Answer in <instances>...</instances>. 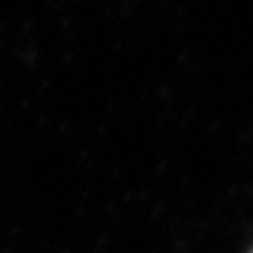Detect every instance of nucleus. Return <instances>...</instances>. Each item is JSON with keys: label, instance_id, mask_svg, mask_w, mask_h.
<instances>
[{"label": "nucleus", "instance_id": "obj_1", "mask_svg": "<svg viewBox=\"0 0 253 253\" xmlns=\"http://www.w3.org/2000/svg\"><path fill=\"white\" fill-rule=\"evenodd\" d=\"M251 253H253V251H251Z\"/></svg>", "mask_w": 253, "mask_h": 253}]
</instances>
